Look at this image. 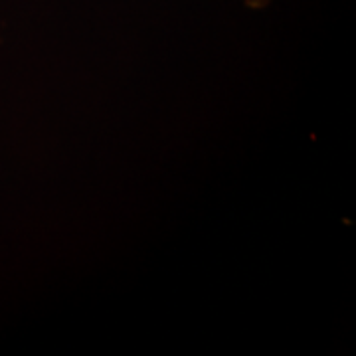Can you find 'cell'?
<instances>
[{"mask_svg":"<svg viewBox=\"0 0 356 356\" xmlns=\"http://www.w3.org/2000/svg\"><path fill=\"white\" fill-rule=\"evenodd\" d=\"M245 4L252 8H264L266 4H269V0H245Z\"/></svg>","mask_w":356,"mask_h":356,"instance_id":"6da1fadb","label":"cell"}]
</instances>
